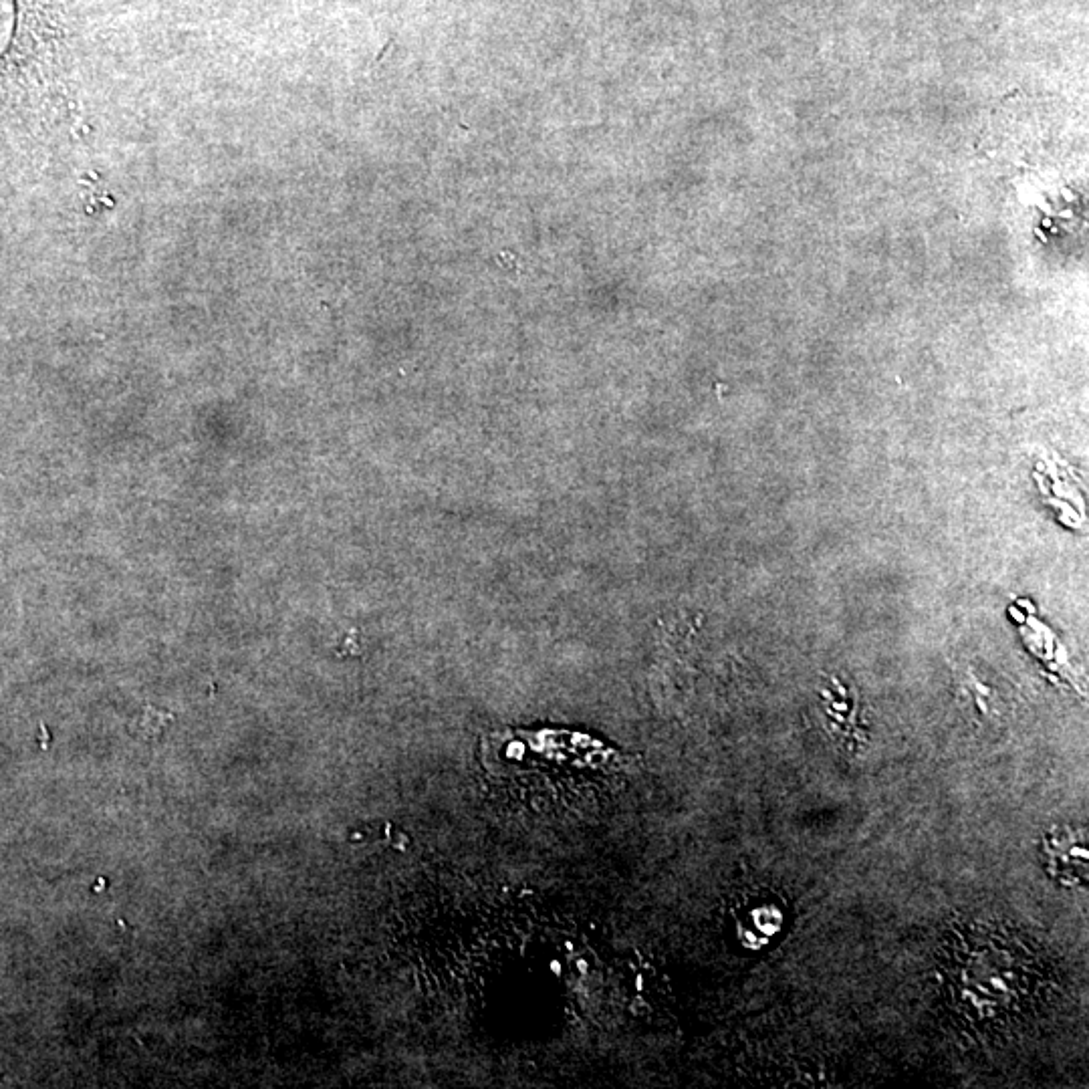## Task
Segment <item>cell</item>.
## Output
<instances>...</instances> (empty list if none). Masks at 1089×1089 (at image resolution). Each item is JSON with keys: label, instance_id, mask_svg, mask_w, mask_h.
Masks as SVG:
<instances>
[{"label": "cell", "instance_id": "1", "mask_svg": "<svg viewBox=\"0 0 1089 1089\" xmlns=\"http://www.w3.org/2000/svg\"><path fill=\"white\" fill-rule=\"evenodd\" d=\"M176 716L170 712V710H164V708H158V706H152V704H146L142 714L136 716L130 724V733L134 737H140V739H158L162 735V731L166 729V726L174 720Z\"/></svg>", "mask_w": 1089, "mask_h": 1089}]
</instances>
